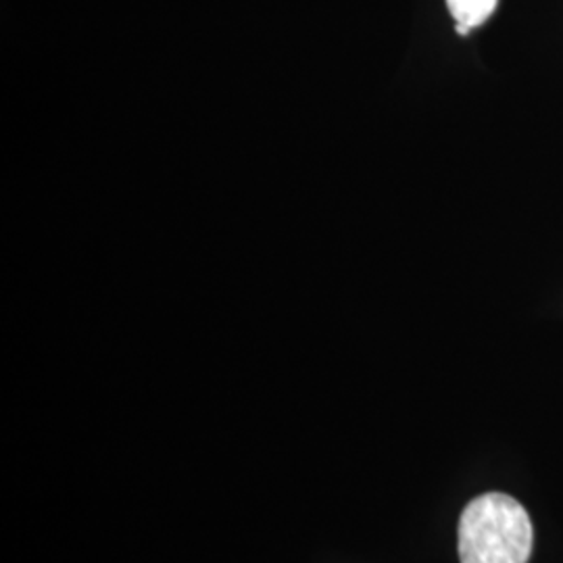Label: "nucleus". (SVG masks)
Instances as JSON below:
<instances>
[{"label":"nucleus","mask_w":563,"mask_h":563,"mask_svg":"<svg viewBox=\"0 0 563 563\" xmlns=\"http://www.w3.org/2000/svg\"><path fill=\"white\" fill-rule=\"evenodd\" d=\"M497 4L499 0H446L449 13L453 15L455 25H463L467 30L481 27L484 21L495 13Z\"/></svg>","instance_id":"obj_2"},{"label":"nucleus","mask_w":563,"mask_h":563,"mask_svg":"<svg viewBox=\"0 0 563 563\" xmlns=\"http://www.w3.org/2000/svg\"><path fill=\"white\" fill-rule=\"evenodd\" d=\"M532 522L514 497L486 493L463 509L460 520L462 563H528Z\"/></svg>","instance_id":"obj_1"}]
</instances>
